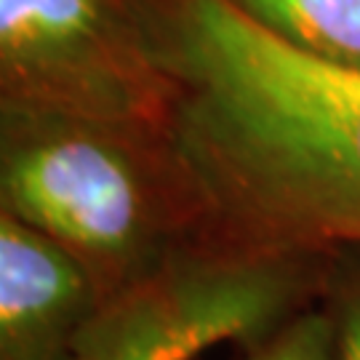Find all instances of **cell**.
<instances>
[{
  "label": "cell",
  "instance_id": "277c9868",
  "mask_svg": "<svg viewBox=\"0 0 360 360\" xmlns=\"http://www.w3.org/2000/svg\"><path fill=\"white\" fill-rule=\"evenodd\" d=\"M0 104L166 129L168 86L129 0H0Z\"/></svg>",
  "mask_w": 360,
  "mask_h": 360
},
{
  "label": "cell",
  "instance_id": "52a82bcc",
  "mask_svg": "<svg viewBox=\"0 0 360 360\" xmlns=\"http://www.w3.org/2000/svg\"><path fill=\"white\" fill-rule=\"evenodd\" d=\"M321 304L331 326V360H360V243L328 248Z\"/></svg>",
  "mask_w": 360,
  "mask_h": 360
},
{
  "label": "cell",
  "instance_id": "8992f818",
  "mask_svg": "<svg viewBox=\"0 0 360 360\" xmlns=\"http://www.w3.org/2000/svg\"><path fill=\"white\" fill-rule=\"evenodd\" d=\"M270 38L323 65L360 72V0H224Z\"/></svg>",
  "mask_w": 360,
  "mask_h": 360
},
{
  "label": "cell",
  "instance_id": "3957f363",
  "mask_svg": "<svg viewBox=\"0 0 360 360\" xmlns=\"http://www.w3.org/2000/svg\"><path fill=\"white\" fill-rule=\"evenodd\" d=\"M326 267L328 251L195 245L107 302L72 360H195L221 342L251 347L321 302Z\"/></svg>",
  "mask_w": 360,
  "mask_h": 360
},
{
  "label": "cell",
  "instance_id": "6da1fadb",
  "mask_svg": "<svg viewBox=\"0 0 360 360\" xmlns=\"http://www.w3.org/2000/svg\"><path fill=\"white\" fill-rule=\"evenodd\" d=\"M166 77V129L206 203L203 245L360 243V72L270 38L224 0H129Z\"/></svg>",
  "mask_w": 360,
  "mask_h": 360
},
{
  "label": "cell",
  "instance_id": "ba28073f",
  "mask_svg": "<svg viewBox=\"0 0 360 360\" xmlns=\"http://www.w3.org/2000/svg\"><path fill=\"white\" fill-rule=\"evenodd\" d=\"M238 360H331V326L323 304L299 309L278 331L240 349Z\"/></svg>",
  "mask_w": 360,
  "mask_h": 360
},
{
  "label": "cell",
  "instance_id": "7a4b0ae2",
  "mask_svg": "<svg viewBox=\"0 0 360 360\" xmlns=\"http://www.w3.org/2000/svg\"><path fill=\"white\" fill-rule=\"evenodd\" d=\"M0 211L112 302L203 245L206 203L163 126L0 104Z\"/></svg>",
  "mask_w": 360,
  "mask_h": 360
},
{
  "label": "cell",
  "instance_id": "5b68a950",
  "mask_svg": "<svg viewBox=\"0 0 360 360\" xmlns=\"http://www.w3.org/2000/svg\"><path fill=\"white\" fill-rule=\"evenodd\" d=\"M102 307L62 245L0 211V360H72Z\"/></svg>",
  "mask_w": 360,
  "mask_h": 360
}]
</instances>
